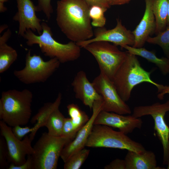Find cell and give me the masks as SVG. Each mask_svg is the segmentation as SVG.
Listing matches in <instances>:
<instances>
[{
	"instance_id": "obj_1",
	"label": "cell",
	"mask_w": 169,
	"mask_h": 169,
	"mask_svg": "<svg viewBox=\"0 0 169 169\" xmlns=\"http://www.w3.org/2000/svg\"><path fill=\"white\" fill-rule=\"evenodd\" d=\"M90 6L85 0H59L57 3L56 21L62 32L76 43L94 36L89 15Z\"/></svg>"
},
{
	"instance_id": "obj_2",
	"label": "cell",
	"mask_w": 169,
	"mask_h": 169,
	"mask_svg": "<svg viewBox=\"0 0 169 169\" xmlns=\"http://www.w3.org/2000/svg\"><path fill=\"white\" fill-rule=\"evenodd\" d=\"M33 94L27 89H13L2 93L0 119L11 127L27 124L32 115Z\"/></svg>"
},
{
	"instance_id": "obj_3",
	"label": "cell",
	"mask_w": 169,
	"mask_h": 169,
	"mask_svg": "<svg viewBox=\"0 0 169 169\" xmlns=\"http://www.w3.org/2000/svg\"><path fill=\"white\" fill-rule=\"evenodd\" d=\"M41 24L43 31L39 35L30 29L26 31L23 37L26 40L28 45L38 44L45 56L56 58L60 63L74 61L80 57L81 47L76 43L72 41L66 44L59 43L53 38L50 27L44 22Z\"/></svg>"
},
{
	"instance_id": "obj_4",
	"label": "cell",
	"mask_w": 169,
	"mask_h": 169,
	"mask_svg": "<svg viewBox=\"0 0 169 169\" xmlns=\"http://www.w3.org/2000/svg\"><path fill=\"white\" fill-rule=\"evenodd\" d=\"M126 58L115 73L112 81L120 96L125 102L128 101L131 91L136 85L143 82L151 83L157 89L158 93L163 85L157 83L151 78L152 71L145 70L136 55L127 52Z\"/></svg>"
},
{
	"instance_id": "obj_5",
	"label": "cell",
	"mask_w": 169,
	"mask_h": 169,
	"mask_svg": "<svg viewBox=\"0 0 169 169\" xmlns=\"http://www.w3.org/2000/svg\"><path fill=\"white\" fill-rule=\"evenodd\" d=\"M74 138L43 133L33 147V169H56L64 147Z\"/></svg>"
},
{
	"instance_id": "obj_6",
	"label": "cell",
	"mask_w": 169,
	"mask_h": 169,
	"mask_svg": "<svg viewBox=\"0 0 169 169\" xmlns=\"http://www.w3.org/2000/svg\"><path fill=\"white\" fill-rule=\"evenodd\" d=\"M126 135L106 125L94 124L85 146L125 149L138 153L146 151L141 144Z\"/></svg>"
},
{
	"instance_id": "obj_7",
	"label": "cell",
	"mask_w": 169,
	"mask_h": 169,
	"mask_svg": "<svg viewBox=\"0 0 169 169\" xmlns=\"http://www.w3.org/2000/svg\"><path fill=\"white\" fill-rule=\"evenodd\" d=\"M60 63L56 58L44 61L40 55H31L29 50L26 55L25 66L22 69L14 70L13 74L25 84L44 83L59 67Z\"/></svg>"
},
{
	"instance_id": "obj_8",
	"label": "cell",
	"mask_w": 169,
	"mask_h": 169,
	"mask_svg": "<svg viewBox=\"0 0 169 169\" xmlns=\"http://www.w3.org/2000/svg\"><path fill=\"white\" fill-rule=\"evenodd\" d=\"M108 42L91 43L83 48L95 58L102 73L112 80L115 73L125 61L127 52L121 51Z\"/></svg>"
},
{
	"instance_id": "obj_9",
	"label": "cell",
	"mask_w": 169,
	"mask_h": 169,
	"mask_svg": "<svg viewBox=\"0 0 169 169\" xmlns=\"http://www.w3.org/2000/svg\"><path fill=\"white\" fill-rule=\"evenodd\" d=\"M169 111V100L163 104L156 102L151 105L134 107L132 115L136 118L150 115L154 121V129L163 149V163L167 164L169 159V127L164 117Z\"/></svg>"
},
{
	"instance_id": "obj_10",
	"label": "cell",
	"mask_w": 169,
	"mask_h": 169,
	"mask_svg": "<svg viewBox=\"0 0 169 169\" xmlns=\"http://www.w3.org/2000/svg\"><path fill=\"white\" fill-rule=\"evenodd\" d=\"M92 83L102 98V110L123 115L131 113L130 107L120 96L113 81L105 75L100 72Z\"/></svg>"
},
{
	"instance_id": "obj_11",
	"label": "cell",
	"mask_w": 169,
	"mask_h": 169,
	"mask_svg": "<svg viewBox=\"0 0 169 169\" xmlns=\"http://www.w3.org/2000/svg\"><path fill=\"white\" fill-rule=\"evenodd\" d=\"M1 135L5 140L8 150V162L19 166L24 163L26 157L33 153L32 141L26 136L22 140L17 139L14 135L11 126L2 120L0 121Z\"/></svg>"
},
{
	"instance_id": "obj_12",
	"label": "cell",
	"mask_w": 169,
	"mask_h": 169,
	"mask_svg": "<svg viewBox=\"0 0 169 169\" xmlns=\"http://www.w3.org/2000/svg\"><path fill=\"white\" fill-rule=\"evenodd\" d=\"M115 27L110 29H107L104 27L97 28L94 32V37L85 41L77 43L81 48L94 42L105 41L111 42L115 45L121 48L127 45L133 46L135 38L132 32L127 29L122 23L120 20L117 19Z\"/></svg>"
},
{
	"instance_id": "obj_13",
	"label": "cell",
	"mask_w": 169,
	"mask_h": 169,
	"mask_svg": "<svg viewBox=\"0 0 169 169\" xmlns=\"http://www.w3.org/2000/svg\"><path fill=\"white\" fill-rule=\"evenodd\" d=\"M18 11L13 19L19 23L18 34L23 37L28 29L42 34L43 28L40 22L36 13V6L31 0H17Z\"/></svg>"
},
{
	"instance_id": "obj_14",
	"label": "cell",
	"mask_w": 169,
	"mask_h": 169,
	"mask_svg": "<svg viewBox=\"0 0 169 169\" xmlns=\"http://www.w3.org/2000/svg\"><path fill=\"white\" fill-rule=\"evenodd\" d=\"M102 100L95 101L92 107V114L86 123L78 131L74 139L63 149L60 157L64 162L73 154L85 146L87 139L91 132L95 119L102 110Z\"/></svg>"
},
{
	"instance_id": "obj_15",
	"label": "cell",
	"mask_w": 169,
	"mask_h": 169,
	"mask_svg": "<svg viewBox=\"0 0 169 169\" xmlns=\"http://www.w3.org/2000/svg\"><path fill=\"white\" fill-rule=\"evenodd\" d=\"M142 124L141 119L136 118L132 115L125 116L104 110H101L99 113L94 122V124L118 128L126 135L132 133L136 129H141Z\"/></svg>"
},
{
	"instance_id": "obj_16",
	"label": "cell",
	"mask_w": 169,
	"mask_h": 169,
	"mask_svg": "<svg viewBox=\"0 0 169 169\" xmlns=\"http://www.w3.org/2000/svg\"><path fill=\"white\" fill-rule=\"evenodd\" d=\"M153 0H145L146 8L143 17L139 24L132 31L135 38L132 47H142L150 35L155 33L156 23L152 9Z\"/></svg>"
},
{
	"instance_id": "obj_17",
	"label": "cell",
	"mask_w": 169,
	"mask_h": 169,
	"mask_svg": "<svg viewBox=\"0 0 169 169\" xmlns=\"http://www.w3.org/2000/svg\"><path fill=\"white\" fill-rule=\"evenodd\" d=\"M75 98L92 109L94 102L102 100L92 83L89 80L85 73L80 70L77 73L71 83Z\"/></svg>"
},
{
	"instance_id": "obj_18",
	"label": "cell",
	"mask_w": 169,
	"mask_h": 169,
	"mask_svg": "<svg viewBox=\"0 0 169 169\" xmlns=\"http://www.w3.org/2000/svg\"><path fill=\"white\" fill-rule=\"evenodd\" d=\"M124 161L125 169H163L157 165L156 156L151 151L138 153L128 151Z\"/></svg>"
},
{
	"instance_id": "obj_19",
	"label": "cell",
	"mask_w": 169,
	"mask_h": 169,
	"mask_svg": "<svg viewBox=\"0 0 169 169\" xmlns=\"http://www.w3.org/2000/svg\"><path fill=\"white\" fill-rule=\"evenodd\" d=\"M122 48L127 50V52L129 53L141 56L154 64L163 75H166L169 74V58L167 57L158 58L154 52L148 50L143 47L136 48L126 45Z\"/></svg>"
},
{
	"instance_id": "obj_20",
	"label": "cell",
	"mask_w": 169,
	"mask_h": 169,
	"mask_svg": "<svg viewBox=\"0 0 169 169\" xmlns=\"http://www.w3.org/2000/svg\"><path fill=\"white\" fill-rule=\"evenodd\" d=\"M62 99V94L60 93H59L54 102L44 103V105L38 110L37 113L32 117L31 122L32 123H35V124L33 127V131L29 136L32 141L38 129L44 126L45 121L49 115L55 109L59 108Z\"/></svg>"
},
{
	"instance_id": "obj_21",
	"label": "cell",
	"mask_w": 169,
	"mask_h": 169,
	"mask_svg": "<svg viewBox=\"0 0 169 169\" xmlns=\"http://www.w3.org/2000/svg\"><path fill=\"white\" fill-rule=\"evenodd\" d=\"M168 6V0H153L152 9L156 23V34L167 27Z\"/></svg>"
},
{
	"instance_id": "obj_22",
	"label": "cell",
	"mask_w": 169,
	"mask_h": 169,
	"mask_svg": "<svg viewBox=\"0 0 169 169\" xmlns=\"http://www.w3.org/2000/svg\"><path fill=\"white\" fill-rule=\"evenodd\" d=\"M65 118L59 108L54 110L47 117L44 125L48 130V133L54 136H61Z\"/></svg>"
},
{
	"instance_id": "obj_23",
	"label": "cell",
	"mask_w": 169,
	"mask_h": 169,
	"mask_svg": "<svg viewBox=\"0 0 169 169\" xmlns=\"http://www.w3.org/2000/svg\"><path fill=\"white\" fill-rule=\"evenodd\" d=\"M18 57L16 51L6 43L0 44V73L10 68Z\"/></svg>"
},
{
	"instance_id": "obj_24",
	"label": "cell",
	"mask_w": 169,
	"mask_h": 169,
	"mask_svg": "<svg viewBox=\"0 0 169 169\" xmlns=\"http://www.w3.org/2000/svg\"><path fill=\"white\" fill-rule=\"evenodd\" d=\"M67 108L68 114L78 132L88 121L89 118L85 112L81 110L76 104H69Z\"/></svg>"
},
{
	"instance_id": "obj_25",
	"label": "cell",
	"mask_w": 169,
	"mask_h": 169,
	"mask_svg": "<svg viewBox=\"0 0 169 169\" xmlns=\"http://www.w3.org/2000/svg\"><path fill=\"white\" fill-rule=\"evenodd\" d=\"M90 152V150L84 148L76 152L64 162V169H79L88 157Z\"/></svg>"
},
{
	"instance_id": "obj_26",
	"label": "cell",
	"mask_w": 169,
	"mask_h": 169,
	"mask_svg": "<svg viewBox=\"0 0 169 169\" xmlns=\"http://www.w3.org/2000/svg\"><path fill=\"white\" fill-rule=\"evenodd\" d=\"M146 42L160 46L166 57L169 58V27L155 36L149 37Z\"/></svg>"
},
{
	"instance_id": "obj_27",
	"label": "cell",
	"mask_w": 169,
	"mask_h": 169,
	"mask_svg": "<svg viewBox=\"0 0 169 169\" xmlns=\"http://www.w3.org/2000/svg\"><path fill=\"white\" fill-rule=\"evenodd\" d=\"M107 10L106 8L97 5L90 7L89 15L92 20V26L97 28L104 27L106 21L104 14Z\"/></svg>"
},
{
	"instance_id": "obj_28",
	"label": "cell",
	"mask_w": 169,
	"mask_h": 169,
	"mask_svg": "<svg viewBox=\"0 0 169 169\" xmlns=\"http://www.w3.org/2000/svg\"><path fill=\"white\" fill-rule=\"evenodd\" d=\"M0 138V167L1 168H8V150L7 143L4 137Z\"/></svg>"
},
{
	"instance_id": "obj_29",
	"label": "cell",
	"mask_w": 169,
	"mask_h": 169,
	"mask_svg": "<svg viewBox=\"0 0 169 169\" xmlns=\"http://www.w3.org/2000/svg\"><path fill=\"white\" fill-rule=\"evenodd\" d=\"M77 132L71 118H65L61 136L71 137L74 138Z\"/></svg>"
},
{
	"instance_id": "obj_30",
	"label": "cell",
	"mask_w": 169,
	"mask_h": 169,
	"mask_svg": "<svg viewBox=\"0 0 169 169\" xmlns=\"http://www.w3.org/2000/svg\"><path fill=\"white\" fill-rule=\"evenodd\" d=\"M51 0H38V4L36 6V12H43L48 19L50 18L53 11Z\"/></svg>"
},
{
	"instance_id": "obj_31",
	"label": "cell",
	"mask_w": 169,
	"mask_h": 169,
	"mask_svg": "<svg viewBox=\"0 0 169 169\" xmlns=\"http://www.w3.org/2000/svg\"><path fill=\"white\" fill-rule=\"evenodd\" d=\"M12 130L13 134L17 139L22 140L28 134L33 131V128L28 126L23 127L20 125H17L13 127Z\"/></svg>"
},
{
	"instance_id": "obj_32",
	"label": "cell",
	"mask_w": 169,
	"mask_h": 169,
	"mask_svg": "<svg viewBox=\"0 0 169 169\" xmlns=\"http://www.w3.org/2000/svg\"><path fill=\"white\" fill-rule=\"evenodd\" d=\"M26 162L23 164L17 166L11 163L8 166V169H33V163L31 155L27 156Z\"/></svg>"
},
{
	"instance_id": "obj_33",
	"label": "cell",
	"mask_w": 169,
	"mask_h": 169,
	"mask_svg": "<svg viewBox=\"0 0 169 169\" xmlns=\"http://www.w3.org/2000/svg\"><path fill=\"white\" fill-rule=\"evenodd\" d=\"M105 169H125V165L124 160L116 159L109 164L105 165Z\"/></svg>"
},
{
	"instance_id": "obj_34",
	"label": "cell",
	"mask_w": 169,
	"mask_h": 169,
	"mask_svg": "<svg viewBox=\"0 0 169 169\" xmlns=\"http://www.w3.org/2000/svg\"><path fill=\"white\" fill-rule=\"evenodd\" d=\"M85 0L90 7L93 5H97L106 8L108 9L112 5V0Z\"/></svg>"
},
{
	"instance_id": "obj_35",
	"label": "cell",
	"mask_w": 169,
	"mask_h": 169,
	"mask_svg": "<svg viewBox=\"0 0 169 169\" xmlns=\"http://www.w3.org/2000/svg\"><path fill=\"white\" fill-rule=\"evenodd\" d=\"M11 35V32L10 29H8L2 36L0 37V44L6 43Z\"/></svg>"
},
{
	"instance_id": "obj_36",
	"label": "cell",
	"mask_w": 169,
	"mask_h": 169,
	"mask_svg": "<svg viewBox=\"0 0 169 169\" xmlns=\"http://www.w3.org/2000/svg\"><path fill=\"white\" fill-rule=\"evenodd\" d=\"M169 94V85L163 86V87L160 93L157 95V97L160 100L163 99L164 95L166 94Z\"/></svg>"
},
{
	"instance_id": "obj_37",
	"label": "cell",
	"mask_w": 169,
	"mask_h": 169,
	"mask_svg": "<svg viewBox=\"0 0 169 169\" xmlns=\"http://www.w3.org/2000/svg\"><path fill=\"white\" fill-rule=\"evenodd\" d=\"M131 0H112V5H121L129 3Z\"/></svg>"
},
{
	"instance_id": "obj_38",
	"label": "cell",
	"mask_w": 169,
	"mask_h": 169,
	"mask_svg": "<svg viewBox=\"0 0 169 169\" xmlns=\"http://www.w3.org/2000/svg\"><path fill=\"white\" fill-rule=\"evenodd\" d=\"M4 3L0 2V12L3 13L7 10V8L4 6Z\"/></svg>"
},
{
	"instance_id": "obj_39",
	"label": "cell",
	"mask_w": 169,
	"mask_h": 169,
	"mask_svg": "<svg viewBox=\"0 0 169 169\" xmlns=\"http://www.w3.org/2000/svg\"><path fill=\"white\" fill-rule=\"evenodd\" d=\"M168 1V13L167 19V27H169V0Z\"/></svg>"
},
{
	"instance_id": "obj_40",
	"label": "cell",
	"mask_w": 169,
	"mask_h": 169,
	"mask_svg": "<svg viewBox=\"0 0 169 169\" xmlns=\"http://www.w3.org/2000/svg\"><path fill=\"white\" fill-rule=\"evenodd\" d=\"M8 27V26L6 24H4L1 26L0 27V33H2L6 28H7Z\"/></svg>"
},
{
	"instance_id": "obj_41",
	"label": "cell",
	"mask_w": 169,
	"mask_h": 169,
	"mask_svg": "<svg viewBox=\"0 0 169 169\" xmlns=\"http://www.w3.org/2000/svg\"><path fill=\"white\" fill-rule=\"evenodd\" d=\"M8 1V0H0V2L4 3Z\"/></svg>"
},
{
	"instance_id": "obj_42",
	"label": "cell",
	"mask_w": 169,
	"mask_h": 169,
	"mask_svg": "<svg viewBox=\"0 0 169 169\" xmlns=\"http://www.w3.org/2000/svg\"><path fill=\"white\" fill-rule=\"evenodd\" d=\"M167 164V169H169V159L168 161Z\"/></svg>"
}]
</instances>
